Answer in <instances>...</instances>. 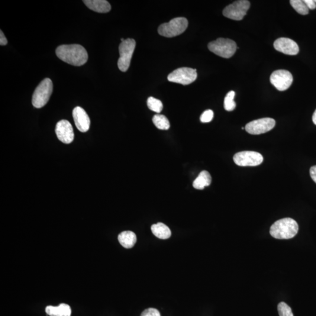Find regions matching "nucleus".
I'll list each match as a JSON object with an SVG mask.
<instances>
[{
    "mask_svg": "<svg viewBox=\"0 0 316 316\" xmlns=\"http://www.w3.org/2000/svg\"><path fill=\"white\" fill-rule=\"evenodd\" d=\"M290 4L299 14L304 15L309 14V9L308 8L307 5H306L304 1H302V0H291V1H290Z\"/></svg>",
    "mask_w": 316,
    "mask_h": 316,
    "instance_id": "obj_21",
    "label": "nucleus"
},
{
    "mask_svg": "<svg viewBox=\"0 0 316 316\" xmlns=\"http://www.w3.org/2000/svg\"><path fill=\"white\" fill-rule=\"evenodd\" d=\"M273 46L276 51L288 55H296L299 52L298 45L289 38H279L275 41Z\"/></svg>",
    "mask_w": 316,
    "mask_h": 316,
    "instance_id": "obj_13",
    "label": "nucleus"
},
{
    "mask_svg": "<svg viewBox=\"0 0 316 316\" xmlns=\"http://www.w3.org/2000/svg\"><path fill=\"white\" fill-rule=\"evenodd\" d=\"M304 2L309 9H315L316 8L314 0H305Z\"/></svg>",
    "mask_w": 316,
    "mask_h": 316,
    "instance_id": "obj_27",
    "label": "nucleus"
},
{
    "mask_svg": "<svg viewBox=\"0 0 316 316\" xmlns=\"http://www.w3.org/2000/svg\"><path fill=\"white\" fill-rule=\"evenodd\" d=\"M73 117L77 129L82 133L88 131L90 126V120L85 109L76 107L73 110Z\"/></svg>",
    "mask_w": 316,
    "mask_h": 316,
    "instance_id": "obj_14",
    "label": "nucleus"
},
{
    "mask_svg": "<svg viewBox=\"0 0 316 316\" xmlns=\"http://www.w3.org/2000/svg\"><path fill=\"white\" fill-rule=\"evenodd\" d=\"M299 231V225L291 218L280 219L272 224L270 228V234L279 240L291 239L296 236Z\"/></svg>",
    "mask_w": 316,
    "mask_h": 316,
    "instance_id": "obj_2",
    "label": "nucleus"
},
{
    "mask_svg": "<svg viewBox=\"0 0 316 316\" xmlns=\"http://www.w3.org/2000/svg\"><path fill=\"white\" fill-rule=\"evenodd\" d=\"M153 121L156 127L159 130H167L170 126L168 119L164 115H155L153 118Z\"/></svg>",
    "mask_w": 316,
    "mask_h": 316,
    "instance_id": "obj_20",
    "label": "nucleus"
},
{
    "mask_svg": "<svg viewBox=\"0 0 316 316\" xmlns=\"http://www.w3.org/2000/svg\"><path fill=\"white\" fill-rule=\"evenodd\" d=\"M310 174L312 179L316 183V166H312L310 169Z\"/></svg>",
    "mask_w": 316,
    "mask_h": 316,
    "instance_id": "obj_29",
    "label": "nucleus"
},
{
    "mask_svg": "<svg viewBox=\"0 0 316 316\" xmlns=\"http://www.w3.org/2000/svg\"><path fill=\"white\" fill-rule=\"evenodd\" d=\"M315 3H316V0H314Z\"/></svg>",
    "mask_w": 316,
    "mask_h": 316,
    "instance_id": "obj_31",
    "label": "nucleus"
},
{
    "mask_svg": "<svg viewBox=\"0 0 316 316\" xmlns=\"http://www.w3.org/2000/svg\"><path fill=\"white\" fill-rule=\"evenodd\" d=\"M83 2L89 9L99 13H107L111 9V5L105 0H84Z\"/></svg>",
    "mask_w": 316,
    "mask_h": 316,
    "instance_id": "obj_15",
    "label": "nucleus"
},
{
    "mask_svg": "<svg viewBox=\"0 0 316 316\" xmlns=\"http://www.w3.org/2000/svg\"><path fill=\"white\" fill-rule=\"evenodd\" d=\"M48 315L50 316H70L72 310L68 305L62 304L59 306H48L45 309Z\"/></svg>",
    "mask_w": 316,
    "mask_h": 316,
    "instance_id": "obj_16",
    "label": "nucleus"
},
{
    "mask_svg": "<svg viewBox=\"0 0 316 316\" xmlns=\"http://www.w3.org/2000/svg\"><path fill=\"white\" fill-rule=\"evenodd\" d=\"M234 162L240 166H256L263 163V158L261 154L254 151H242L235 154Z\"/></svg>",
    "mask_w": 316,
    "mask_h": 316,
    "instance_id": "obj_9",
    "label": "nucleus"
},
{
    "mask_svg": "<svg viewBox=\"0 0 316 316\" xmlns=\"http://www.w3.org/2000/svg\"><path fill=\"white\" fill-rule=\"evenodd\" d=\"M188 27V21L186 18L178 17L164 23L158 28V33L161 36L172 38L182 34Z\"/></svg>",
    "mask_w": 316,
    "mask_h": 316,
    "instance_id": "obj_3",
    "label": "nucleus"
},
{
    "mask_svg": "<svg viewBox=\"0 0 316 316\" xmlns=\"http://www.w3.org/2000/svg\"><path fill=\"white\" fill-rule=\"evenodd\" d=\"M279 316H294L291 308L285 302H280L278 306Z\"/></svg>",
    "mask_w": 316,
    "mask_h": 316,
    "instance_id": "obj_24",
    "label": "nucleus"
},
{
    "mask_svg": "<svg viewBox=\"0 0 316 316\" xmlns=\"http://www.w3.org/2000/svg\"><path fill=\"white\" fill-rule=\"evenodd\" d=\"M141 316H160V314L157 309L149 308L142 313Z\"/></svg>",
    "mask_w": 316,
    "mask_h": 316,
    "instance_id": "obj_26",
    "label": "nucleus"
},
{
    "mask_svg": "<svg viewBox=\"0 0 316 316\" xmlns=\"http://www.w3.org/2000/svg\"><path fill=\"white\" fill-rule=\"evenodd\" d=\"M276 122L273 118H263L249 122L246 125V131L252 135H260L267 133L275 126Z\"/></svg>",
    "mask_w": 316,
    "mask_h": 316,
    "instance_id": "obj_10",
    "label": "nucleus"
},
{
    "mask_svg": "<svg viewBox=\"0 0 316 316\" xmlns=\"http://www.w3.org/2000/svg\"><path fill=\"white\" fill-rule=\"evenodd\" d=\"M118 239L122 247L129 249L135 246L137 236L133 231H125L118 235Z\"/></svg>",
    "mask_w": 316,
    "mask_h": 316,
    "instance_id": "obj_17",
    "label": "nucleus"
},
{
    "mask_svg": "<svg viewBox=\"0 0 316 316\" xmlns=\"http://www.w3.org/2000/svg\"><path fill=\"white\" fill-rule=\"evenodd\" d=\"M55 133L58 139L63 143L69 144L74 140V132L72 124L66 120L57 122Z\"/></svg>",
    "mask_w": 316,
    "mask_h": 316,
    "instance_id": "obj_12",
    "label": "nucleus"
},
{
    "mask_svg": "<svg viewBox=\"0 0 316 316\" xmlns=\"http://www.w3.org/2000/svg\"><path fill=\"white\" fill-rule=\"evenodd\" d=\"M53 91V83L49 78L43 80L35 90L32 103L35 108H40L47 104Z\"/></svg>",
    "mask_w": 316,
    "mask_h": 316,
    "instance_id": "obj_5",
    "label": "nucleus"
},
{
    "mask_svg": "<svg viewBox=\"0 0 316 316\" xmlns=\"http://www.w3.org/2000/svg\"><path fill=\"white\" fill-rule=\"evenodd\" d=\"M270 81L279 91H285L291 86L293 76L288 70H278L272 73L270 77Z\"/></svg>",
    "mask_w": 316,
    "mask_h": 316,
    "instance_id": "obj_11",
    "label": "nucleus"
},
{
    "mask_svg": "<svg viewBox=\"0 0 316 316\" xmlns=\"http://www.w3.org/2000/svg\"><path fill=\"white\" fill-rule=\"evenodd\" d=\"M136 43L134 39L128 38L125 40L119 46L120 58L118 60V66L121 72H127L130 66Z\"/></svg>",
    "mask_w": 316,
    "mask_h": 316,
    "instance_id": "obj_6",
    "label": "nucleus"
},
{
    "mask_svg": "<svg viewBox=\"0 0 316 316\" xmlns=\"http://www.w3.org/2000/svg\"><path fill=\"white\" fill-rule=\"evenodd\" d=\"M214 117V112L211 109H208L202 114L201 117V121L203 123H208V122L211 121Z\"/></svg>",
    "mask_w": 316,
    "mask_h": 316,
    "instance_id": "obj_25",
    "label": "nucleus"
},
{
    "mask_svg": "<svg viewBox=\"0 0 316 316\" xmlns=\"http://www.w3.org/2000/svg\"><path fill=\"white\" fill-rule=\"evenodd\" d=\"M7 43V40H6L4 33H3L1 30V31H0V45H1V46H5Z\"/></svg>",
    "mask_w": 316,
    "mask_h": 316,
    "instance_id": "obj_28",
    "label": "nucleus"
},
{
    "mask_svg": "<svg viewBox=\"0 0 316 316\" xmlns=\"http://www.w3.org/2000/svg\"><path fill=\"white\" fill-rule=\"evenodd\" d=\"M56 54L63 62L75 66H82L88 60L87 51L79 44L60 45L57 48Z\"/></svg>",
    "mask_w": 316,
    "mask_h": 316,
    "instance_id": "obj_1",
    "label": "nucleus"
},
{
    "mask_svg": "<svg viewBox=\"0 0 316 316\" xmlns=\"http://www.w3.org/2000/svg\"><path fill=\"white\" fill-rule=\"evenodd\" d=\"M196 69L190 67H180L170 73L167 79L170 82L188 85L194 82L198 77Z\"/></svg>",
    "mask_w": 316,
    "mask_h": 316,
    "instance_id": "obj_8",
    "label": "nucleus"
},
{
    "mask_svg": "<svg viewBox=\"0 0 316 316\" xmlns=\"http://www.w3.org/2000/svg\"><path fill=\"white\" fill-rule=\"evenodd\" d=\"M235 93L234 91L228 92L224 99V106L225 110L233 111L236 107V103L234 102Z\"/></svg>",
    "mask_w": 316,
    "mask_h": 316,
    "instance_id": "obj_22",
    "label": "nucleus"
},
{
    "mask_svg": "<svg viewBox=\"0 0 316 316\" xmlns=\"http://www.w3.org/2000/svg\"><path fill=\"white\" fill-rule=\"evenodd\" d=\"M151 230L154 235L159 239L166 240L171 236V231L166 225L158 222L156 224H153L151 227Z\"/></svg>",
    "mask_w": 316,
    "mask_h": 316,
    "instance_id": "obj_19",
    "label": "nucleus"
},
{
    "mask_svg": "<svg viewBox=\"0 0 316 316\" xmlns=\"http://www.w3.org/2000/svg\"><path fill=\"white\" fill-rule=\"evenodd\" d=\"M208 48L211 53L217 55L228 59L234 55L237 47L234 41L220 38L210 43Z\"/></svg>",
    "mask_w": 316,
    "mask_h": 316,
    "instance_id": "obj_4",
    "label": "nucleus"
},
{
    "mask_svg": "<svg viewBox=\"0 0 316 316\" xmlns=\"http://www.w3.org/2000/svg\"><path fill=\"white\" fill-rule=\"evenodd\" d=\"M147 105L148 108L151 110L160 113L163 109V104L159 100L150 97L147 101Z\"/></svg>",
    "mask_w": 316,
    "mask_h": 316,
    "instance_id": "obj_23",
    "label": "nucleus"
},
{
    "mask_svg": "<svg viewBox=\"0 0 316 316\" xmlns=\"http://www.w3.org/2000/svg\"><path fill=\"white\" fill-rule=\"evenodd\" d=\"M312 120L313 122H314V124L316 125V109L314 113V115H313Z\"/></svg>",
    "mask_w": 316,
    "mask_h": 316,
    "instance_id": "obj_30",
    "label": "nucleus"
},
{
    "mask_svg": "<svg viewBox=\"0 0 316 316\" xmlns=\"http://www.w3.org/2000/svg\"><path fill=\"white\" fill-rule=\"evenodd\" d=\"M250 7V2L247 0H239L225 7L222 12L224 17L235 21L242 20Z\"/></svg>",
    "mask_w": 316,
    "mask_h": 316,
    "instance_id": "obj_7",
    "label": "nucleus"
},
{
    "mask_svg": "<svg viewBox=\"0 0 316 316\" xmlns=\"http://www.w3.org/2000/svg\"><path fill=\"white\" fill-rule=\"evenodd\" d=\"M211 177L208 171L203 170L193 183V188L198 190L204 189L205 187L211 185Z\"/></svg>",
    "mask_w": 316,
    "mask_h": 316,
    "instance_id": "obj_18",
    "label": "nucleus"
}]
</instances>
